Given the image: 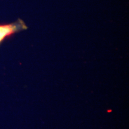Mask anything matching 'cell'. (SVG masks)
Wrapping results in <instances>:
<instances>
[{
	"label": "cell",
	"mask_w": 129,
	"mask_h": 129,
	"mask_svg": "<svg viewBox=\"0 0 129 129\" xmlns=\"http://www.w3.org/2000/svg\"><path fill=\"white\" fill-rule=\"evenodd\" d=\"M26 28L25 23L21 20H19L13 23L0 25V43L7 37L11 36L20 30L25 29Z\"/></svg>",
	"instance_id": "1"
}]
</instances>
